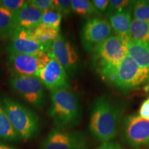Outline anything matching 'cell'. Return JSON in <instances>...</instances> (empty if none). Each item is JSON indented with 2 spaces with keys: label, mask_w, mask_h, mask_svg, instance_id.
I'll return each mask as SVG.
<instances>
[{
  "label": "cell",
  "mask_w": 149,
  "mask_h": 149,
  "mask_svg": "<svg viewBox=\"0 0 149 149\" xmlns=\"http://www.w3.org/2000/svg\"><path fill=\"white\" fill-rule=\"evenodd\" d=\"M133 15L135 19L149 23V4L144 0L134 1Z\"/></svg>",
  "instance_id": "7402d4cb"
},
{
  "label": "cell",
  "mask_w": 149,
  "mask_h": 149,
  "mask_svg": "<svg viewBox=\"0 0 149 149\" xmlns=\"http://www.w3.org/2000/svg\"><path fill=\"white\" fill-rule=\"evenodd\" d=\"M51 59L50 51L35 54H9L7 66L13 77H35Z\"/></svg>",
  "instance_id": "5b68a950"
},
{
  "label": "cell",
  "mask_w": 149,
  "mask_h": 149,
  "mask_svg": "<svg viewBox=\"0 0 149 149\" xmlns=\"http://www.w3.org/2000/svg\"><path fill=\"white\" fill-rule=\"evenodd\" d=\"M44 12L34 8L27 3L20 10L13 13L15 28L33 29L41 24Z\"/></svg>",
  "instance_id": "5bb4252c"
},
{
  "label": "cell",
  "mask_w": 149,
  "mask_h": 149,
  "mask_svg": "<svg viewBox=\"0 0 149 149\" xmlns=\"http://www.w3.org/2000/svg\"><path fill=\"white\" fill-rule=\"evenodd\" d=\"M88 141L81 131L52 128L40 149H87Z\"/></svg>",
  "instance_id": "ba28073f"
},
{
  "label": "cell",
  "mask_w": 149,
  "mask_h": 149,
  "mask_svg": "<svg viewBox=\"0 0 149 149\" xmlns=\"http://www.w3.org/2000/svg\"><path fill=\"white\" fill-rule=\"evenodd\" d=\"M28 1L24 0H1L0 5L12 13L17 12L26 5Z\"/></svg>",
  "instance_id": "484cf974"
},
{
  "label": "cell",
  "mask_w": 149,
  "mask_h": 149,
  "mask_svg": "<svg viewBox=\"0 0 149 149\" xmlns=\"http://www.w3.org/2000/svg\"><path fill=\"white\" fill-rule=\"evenodd\" d=\"M0 139L7 141H17L19 137L13 127L6 112L0 101Z\"/></svg>",
  "instance_id": "e0dca14e"
},
{
  "label": "cell",
  "mask_w": 149,
  "mask_h": 149,
  "mask_svg": "<svg viewBox=\"0 0 149 149\" xmlns=\"http://www.w3.org/2000/svg\"><path fill=\"white\" fill-rule=\"evenodd\" d=\"M91 1L100 13L103 12L106 13L109 5V0H93Z\"/></svg>",
  "instance_id": "f1b7e54d"
},
{
  "label": "cell",
  "mask_w": 149,
  "mask_h": 149,
  "mask_svg": "<svg viewBox=\"0 0 149 149\" xmlns=\"http://www.w3.org/2000/svg\"><path fill=\"white\" fill-rule=\"evenodd\" d=\"M128 55L139 66L149 70V43L139 42L129 39Z\"/></svg>",
  "instance_id": "2e32d148"
},
{
  "label": "cell",
  "mask_w": 149,
  "mask_h": 149,
  "mask_svg": "<svg viewBox=\"0 0 149 149\" xmlns=\"http://www.w3.org/2000/svg\"><path fill=\"white\" fill-rule=\"evenodd\" d=\"M53 10L57 11L62 17H68L71 13L70 0H53Z\"/></svg>",
  "instance_id": "d4e9b609"
},
{
  "label": "cell",
  "mask_w": 149,
  "mask_h": 149,
  "mask_svg": "<svg viewBox=\"0 0 149 149\" xmlns=\"http://www.w3.org/2000/svg\"><path fill=\"white\" fill-rule=\"evenodd\" d=\"M51 102L48 115L53 120L55 128L68 130L81 122L82 106L77 95L70 88L51 92Z\"/></svg>",
  "instance_id": "3957f363"
},
{
  "label": "cell",
  "mask_w": 149,
  "mask_h": 149,
  "mask_svg": "<svg viewBox=\"0 0 149 149\" xmlns=\"http://www.w3.org/2000/svg\"><path fill=\"white\" fill-rule=\"evenodd\" d=\"M10 87L28 103L42 109L46 104V93L42 81L35 77H13Z\"/></svg>",
  "instance_id": "9c48e42d"
},
{
  "label": "cell",
  "mask_w": 149,
  "mask_h": 149,
  "mask_svg": "<svg viewBox=\"0 0 149 149\" xmlns=\"http://www.w3.org/2000/svg\"><path fill=\"white\" fill-rule=\"evenodd\" d=\"M72 12L85 18H93L100 15L99 11L94 6L91 1L88 0H72L70 1Z\"/></svg>",
  "instance_id": "ffe728a7"
},
{
  "label": "cell",
  "mask_w": 149,
  "mask_h": 149,
  "mask_svg": "<svg viewBox=\"0 0 149 149\" xmlns=\"http://www.w3.org/2000/svg\"><path fill=\"white\" fill-rule=\"evenodd\" d=\"M20 140L33 138L40 130V121L35 112L19 102L3 97L0 100Z\"/></svg>",
  "instance_id": "277c9868"
},
{
  "label": "cell",
  "mask_w": 149,
  "mask_h": 149,
  "mask_svg": "<svg viewBox=\"0 0 149 149\" xmlns=\"http://www.w3.org/2000/svg\"><path fill=\"white\" fill-rule=\"evenodd\" d=\"M0 149H18V148H15L13 146H8V145L0 144Z\"/></svg>",
  "instance_id": "4dcf8cb0"
},
{
  "label": "cell",
  "mask_w": 149,
  "mask_h": 149,
  "mask_svg": "<svg viewBox=\"0 0 149 149\" xmlns=\"http://www.w3.org/2000/svg\"><path fill=\"white\" fill-rule=\"evenodd\" d=\"M133 2L134 1H129V0H111L109 1V7L106 11V15L109 17L112 15L130 8L133 6Z\"/></svg>",
  "instance_id": "cb8c5ba5"
},
{
  "label": "cell",
  "mask_w": 149,
  "mask_h": 149,
  "mask_svg": "<svg viewBox=\"0 0 149 149\" xmlns=\"http://www.w3.org/2000/svg\"><path fill=\"white\" fill-rule=\"evenodd\" d=\"M147 2H148V4H149V0H147Z\"/></svg>",
  "instance_id": "1f68e13d"
},
{
  "label": "cell",
  "mask_w": 149,
  "mask_h": 149,
  "mask_svg": "<svg viewBox=\"0 0 149 149\" xmlns=\"http://www.w3.org/2000/svg\"><path fill=\"white\" fill-rule=\"evenodd\" d=\"M51 46L44 45L39 42L31 31L23 28H15L10 38V43L7 46L9 54H35L48 53Z\"/></svg>",
  "instance_id": "7c38bea8"
},
{
  "label": "cell",
  "mask_w": 149,
  "mask_h": 149,
  "mask_svg": "<svg viewBox=\"0 0 149 149\" xmlns=\"http://www.w3.org/2000/svg\"><path fill=\"white\" fill-rule=\"evenodd\" d=\"M129 38L137 42L149 43V23L133 18L130 24Z\"/></svg>",
  "instance_id": "44dd1931"
},
{
  "label": "cell",
  "mask_w": 149,
  "mask_h": 149,
  "mask_svg": "<svg viewBox=\"0 0 149 149\" xmlns=\"http://www.w3.org/2000/svg\"><path fill=\"white\" fill-rule=\"evenodd\" d=\"M122 135L124 141L132 148H149V121L139 114L128 115L122 122Z\"/></svg>",
  "instance_id": "52a82bcc"
},
{
  "label": "cell",
  "mask_w": 149,
  "mask_h": 149,
  "mask_svg": "<svg viewBox=\"0 0 149 149\" xmlns=\"http://www.w3.org/2000/svg\"><path fill=\"white\" fill-rule=\"evenodd\" d=\"M50 53L64 68L67 74L72 77L77 74L80 65L77 50L72 43L61 33L52 44Z\"/></svg>",
  "instance_id": "30bf717a"
},
{
  "label": "cell",
  "mask_w": 149,
  "mask_h": 149,
  "mask_svg": "<svg viewBox=\"0 0 149 149\" xmlns=\"http://www.w3.org/2000/svg\"><path fill=\"white\" fill-rule=\"evenodd\" d=\"M15 29L13 13L0 5V37L3 40H10Z\"/></svg>",
  "instance_id": "d6986e66"
},
{
  "label": "cell",
  "mask_w": 149,
  "mask_h": 149,
  "mask_svg": "<svg viewBox=\"0 0 149 149\" xmlns=\"http://www.w3.org/2000/svg\"><path fill=\"white\" fill-rule=\"evenodd\" d=\"M29 5L42 12L53 10V0H29Z\"/></svg>",
  "instance_id": "4316f807"
},
{
  "label": "cell",
  "mask_w": 149,
  "mask_h": 149,
  "mask_svg": "<svg viewBox=\"0 0 149 149\" xmlns=\"http://www.w3.org/2000/svg\"><path fill=\"white\" fill-rule=\"evenodd\" d=\"M138 114L143 119L149 121V98L144 101L141 104Z\"/></svg>",
  "instance_id": "83f0119b"
},
{
  "label": "cell",
  "mask_w": 149,
  "mask_h": 149,
  "mask_svg": "<svg viewBox=\"0 0 149 149\" xmlns=\"http://www.w3.org/2000/svg\"><path fill=\"white\" fill-rule=\"evenodd\" d=\"M37 77L51 92L59 89L70 88L68 74L52 55L51 60L42 68Z\"/></svg>",
  "instance_id": "4fadbf2b"
},
{
  "label": "cell",
  "mask_w": 149,
  "mask_h": 149,
  "mask_svg": "<svg viewBox=\"0 0 149 149\" xmlns=\"http://www.w3.org/2000/svg\"><path fill=\"white\" fill-rule=\"evenodd\" d=\"M97 149H123L120 144L115 141H108V142L102 143L101 146Z\"/></svg>",
  "instance_id": "f546056e"
},
{
  "label": "cell",
  "mask_w": 149,
  "mask_h": 149,
  "mask_svg": "<svg viewBox=\"0 0 149 149\" xmlns=\"http://www.w3.org/2000/svg\"><path fill=\"white\" fill-rule=\"evenodd\" d=\"M128 40L116 34L111 35L92 51L94 68L104 81L113 85L117 66L128 55Z\"/></svg>",
  "instance_id": "7a4b0ae2"
},
{
  "label": "cell",
  "mask_w": 149,
  "mask_h": 149,
  "mask_svg": "<svg viewBox=\"0 0 149 149\" xmlns=\"http://www.w3.org/2000/svg\"><path fill=\"white\" fill-rule=\"evenodd\" d=\"M133 6L109 16V22L113 31L119 36L129 38V31L133 15Z\"/></svg>",
  "instance_id": "9a60e30c"
},
{
  "label": "cell",
  "mask_w": 149,
  "mask_h": 149,
  "mask_svg": "<svg viewBox=\"0 0 149 149\" xmlns=\"http://www.w3.org/2000/svg\"><path fill=\"white\" fill-rule=\"evenodd\" d=\"M113 29L109 21L99 17L88 19L81 31V45L88 53H92L97 46L112 35Z\"/></svg>",
  "instance_id": "8fae6325"
},
{
  "label": "cell",
  "mask_w": 149,
  "mask_h": 149,
  "mask_svg": "<svg viewBox=\"0 0 149 149\" xmlns=\"http://www.w3.org/2000/svg\"><path fill=\"white\" fill-rule=\"evenodd\" d=\"M62 16L55 10L46 11L43 13L41 24L45 26L60 30Z\"/></svg>",
  "instance_id": "603a6c76"
},
{
  "label": "cell",
  "mask_w": 149,
  "mask_h": 149,
  "mask_svg": "<svg viewBox=\"0 0 149 149\" xmlns=\"http://www.w3.org/2000/svg\"><path fill=\"white\" fill-rule=\"evenodd\" d=\"M149 82V70L126 55L117 66L113 85L123 91L137 88Z\"/></svg>",
  "instance_id": "8992f818"
},
{
  "label": "cell",
  "mask_w": 149,
  "mask_h": 149,
  "mask_svg": "<svg viewBox=\"0 0 149 149\" xmlns=\"http://www.w3.org/2000/svg\"><path fill=\"white\" fill-rule=\"evenodd\" d=\"M31 34L36 40L44 45L51 46L53 42L60 34V30L52 29L40 24L33 29H31Z\"/></svg>",
  "instance_id": "ac0fdd59"
},
{
  "label": "cell",
  "mask_w": 149,
  "mask_h": 149,
  "mask_svg": "<svg viewBox=\"0 0 149 149\" xmlns=\"http://www.w3.org/2000/svg\"><path fill=\"white\" fill-rule=\"evenodd\" d=\"M124 112L122 104L107 95L97 97L91 109L89 130L102 143L113 141L118 133Z\"/></svg>",
  "instance_id": "6da1fadb"
}]
</instances>
